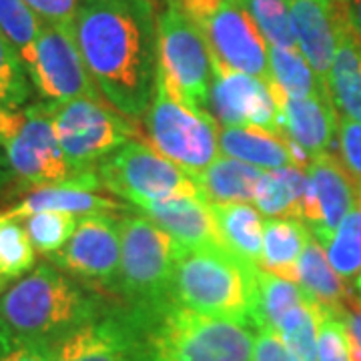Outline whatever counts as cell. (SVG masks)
Masks as SVG:
<instances>
[{
  "label": "cell",
  "mask_w": 361,
  "mask_h": 361,
  "mask_svg": "<svg viewBox=\"0 0 361 361\" xmlns=\"http://www.w3.org/2000/svg\"><path fill=\"white\" fill-rule=\"evenodd\" d=\"M73 28L104 101L133 121L142 118L157 78L153 0L87 2L78 6Z\"/></svg>",
  "instance_id": "obj_1"
},
{
  "label": "cell",
  "mask_w": 361,
  "mask_h": 361,
  "mask_svg": "<svg viewBox=\"0 0 361 361\" xmlns=\"http://www.w3.org/2000/svg\"><path fill=\"white\" fill-rule=\"evenodd\" d=\"M137 361H251L253 327L187 310L173 299L130 307Z\"/></svg>",
  "instance_id": "obj_2"
},
{
  "label": "cell",
  "mask_w": 361,
  "mask_h": 361,
  "mask_svg": "<svg viewBox=\"0 0 361 361\" xmlns=\"http://www.w3.org/2000/svg\"><path fill=\"white\" fill-rule=\"evenodd\" d=\"M101 315V299L49 263L35 267L0 295L4 329L54 345Z\"/></svg>",
  "instance_id": "obj_3"
},
{
  "label": "cell",
  "mask_w": 361,
  "mask_h": 361,
  "mask_svg": "<svg viewBox=\"0 0 361 361\" xmlns=\"http://www.w3.org/2000/svg\"><path fill=\"white\" fill-rule=\"evenodd\" d=\"M223 247L180 249L171 299L203 315L255 329V271Z\"/></svg>",
  "instance_id": "obj_4"
},
{
  "label": "cell",
  "mask_w": 361,
  "mask_h": 361,
  "mask_svg": "<svg viewBox=\"0 0 361 361\" xmlns=\"http://www.w3.org/2000/svg\"><path fill=\"white\" fill-rule=\"evenodd\" d=\"M157 75L187 109L209 113L213 65L201 30L177 2L163 0L155 13Z\"/></svg>",
  "instance_id": "obj_5"
},
{
  "label": "cell",
  "mask_w": 361,
  "mask_h": 361,
  "mask_svg": "<svg viewBox=\"0 0 361 361\" xmlns=\"http://www.w3.org/2000/svg\"><path fill=\"white\" fill-rule=\"evenodd\" d=\"M52 129L73 173H94L104 159L127 142L141 139L139 123L121 115L106 101L75 99L49 103Z\"/></svg>",
  "instance_id": "obj_6"
},
{
  "label": "cell",
  "mask_w": 361,
  "mask_h": 361,
  "mask_svg": "<svg viewBox=\"0 0 361 361\" xmlns=\"http://www.w3.org/2000/svg\"><path fill=\"white\" fill-rule=\"evenodd\" d=\"M183 247L147 217H121V267L113 291L130 307L171 299L175 265Z\"/></svg>",
  "instance_id": "obj_7"
},
{
  "label": "cell",
  "mask_w": 361,
  "mask_h": 361,
  "mask_svg": "<svg viewBox=\"0 0 361 361\" xmlns=\"http://www.w3.org/2000/svg\"><path fill=\"white\" fill-rule=\"evenodd\" d=\"M149 145L191 177L219 159V129L213 115L180 104L157 75L151 104L145 113Z\"/></svg>",
  "instance_id": "obj_8"
},
{
  "label": "cell",
  "mask_w": 361,
  "mask_h": 361,
  "mask_svg": "<svg viewBox=\"0 0 361 361\" xmlns=\"http://www.w3.org/2000/svg\"><path fill=\"white\" fill-rule=\"evenodd\" d=\"M205 39L211 61L269 85V49L239 0H173Z\"/></svg>",
  "instance_id": "obj_9"
},
{
  "label": "cell",
  "mask_w": 361,
  "mask_h": 361,
  "mask_svg": "<svg viewBox=\"0 0 361 361\" xmlns=\"http://www.w3.org/2000/svg\"><path fill=\"white\" fill-rule=\"evenodd\" d=\"M101 187L135 209L175 197H201L187 171L157 153L149 142L130 141L97 167Z\"/></svg>",
  "instance_id": "obj_10"
},
{
  "label": "cell",
  "mask_w": 361,
  "mask_h": 361,
  "mask_svg": "<svg viewBox=\"0 0 361 361\" xmlns=\"http://www.w3.org/2000/svg\"><path fill=\"white\" fill-rule=\"evenodd\" d=\"M25 66L32 85L44 99H51V103L75 99L104 101L78 51L73 23H42Z\"/></svg>",
  "instance_id": "obj_11"
},
{
  "label": "cell",
  "mask_w": 361,
  "mask_h": 361,
  "mask_svg": "<svg viewBox=\"0 0 361 361\" xmlns=\"http://www.w3.org/2000/svg\"><path fill=\"white\" fill-rule=\"evenodd\" d=\"M8 167L35 187L63 185L77 179L52 129L49 103H37L20 111V125L4 145Z\"/></svg>",
  "instance_id": "obj_12"
},
{
  "label": "cell",
  "mask_w": 361,
  "mask_h": 361,
  "mask_svg": "<svg viewBox=\"0 0 361 361\" xmlns=\"http://www.w3.org/2000/svg\"><path fill=\"white\" fill-rule=\"evenodd\" d=\"M209 113L223 127H245L283 137L281 113L269 85L257 77L213 63Z\"/></svg>",
  "instance_id": "obj_13"
},
{
  "label": "cell",
  "mask_w": 361,
  "mask_h": 361,
  "mask_svg": "<svg viewBox=\"0 0 361 361\" xmlns=\"http://www.w3.org/2000/svg\"><path fill=\"white\" fill-rule=\"evenodd\" d=\"M49 259L73 277L113 289L121 267V219L111 213L80 217L68 243Z\"/></svg>",
  "instance_id": "obj_14"
},
{
  "label": "cell",
  "mask_w": 361,
  "mask_h": 361,
  "mask_svg": "<svg viewBox=\"0 0 361 361\" xmlns=\"http://www.w3.org/2000/svg\"><path fill=\"white\" fill-rule=\"evenodd\" d=\"M357 205V183L337 157L319 155L307 167V191L301 221L311 235L325 245L341 221Z\"/></svg>",
  "instance_id": "obj_15"
},
{
  "label": "cell",
  "mask_w": 361,
  "mask_h": 361,
  "mask_svg": "<svg viewBox=\"0 0 361 361\" xmlns=\"http://www.w3.org/2000/svg\"><path fill=\"white\" fill-rule=\"evenodd\" d=\"M345 4L343 0H297L289 4L297 49L325 85L336 59Z\"/></svg>",
  "instance_id": "obj_16"
},
{
  "label": "cell",
  "mask_w": 361,
  "mask_h": 361,
  "mask_svg": "<svg viewBox=\"0 0 361 361\" xmlns=\"http://www.w3.org/2000/svg\"><path fill=\"white\" fill-rule=\"evenodd\" d=\"M56 361H137V331L129 310L103 313L61 339Z\"/></svg>",
  "instance_id": "obj_17"
},
{
  "label": "cell",
  "mask_w": 361,
  "mask_h": 361,
  "mask_svg": "<svg viewBox=\"0 0 361 361\" xmlns=\"http://www.w3.org/2000/svg\"><path fill=\"white\" fill-rule=\"evenodd\" d=\"M271 94L281 113L285 139L299 145L313 159L325 155L339 129L334 103L319 97H285L275 89Z\"/></svg>",
  "instance_id": "obj_18"
},
{
  "label": "cell",
  "mask_w": 361,
  "mask_h": 361,
  "mask_svg": "<svg viewBox=\"0 0 361 361\" xmlns=\"http://www.w3.org/2000/svg\"><path fill=\"white\" fill-rule=\"evenodd\" d=\"M139 211L185 249L223 247L213 207L203 197H175Z\"/></svg>",
  "instance_id": "obj_19"
},
{
  "label": "cell",
  "mask_w": 361,
  "mask_h": 361,
  "mask_svg": "<svg viewBox=\"0 0 361 361\" xmlns=\"http://www.w3.org/2000/svg\"><path fill=\"white\" fill-rule=\"evenodd\" d=\"M101 187V180L94 173L80 175L77 179L66 180L63 185L39 187L18 205L6 209V213L14 219H25L39 211H66L77 217L94 215V213H115L123 211L125 205L115 199L99 195L94 189Z\"/></svg>",
  "instance_id": "obj_20"
},
{
  "label": "cell",
  "mask_w": 361,
  "mask_h": 361,
  "mask_svg": "<svg viewBox=\"0 0 361 361\" xmlns=\"http://www.w3.org/2000/svg\"><path fill=\"white\" fill-rule=\"evenodd\" d=\"M327 89L337 111L345 118L361 123V42L349 26L348 4L339 23V42Z\"/></svg>",
  "instance_id": "obj_21"
},
{
  "label": "cell",
  "mask_w": 361,
  "mask_h": 361,
  "mask_svg": "<svg viewBox=\"0 0 361 361\" xmlns=\"http://www.w3.org/2000/svg\"><path fill=\"white\" fill-rule=\"evenodd\" d=\"M295 283L317 305H322L323 310L334 311L337 315L343 313L345 303L353 297L345 279L331 267L325 249L315 237H311L310 243L299 257L295 269Z\"/></svg>",
  "instance_id": "obj_22"
},
{
  "label": "cell",
  "mask_w": 361,
  "mask_h": 361,
  "mask_svg": "<svg viewBox=\"0 0 361 361\" xmlns=\"http://www.w3.org/2000/svg\"><path fill=\"white\" fill-rule=\"evenodd\" d=\"M263 171L237 159H217L195 177L201 197L209 205L249 203L255 197Z\"/></svg>",
  "instance_id": "obj_23"
},
{
  "label": "cell",
  "mask_w": 361,
  "mask_h": 361,
  "mask_svg": "<svg viewBox=\"0 0 361 361\" xmlns=\"http://www.w3.org/2000/svg\"><path fill=\"white\" fill-rule=\"evenodd\" d=\"M219 149L223 155L243 161L261 171L293 167L287 139L257 129L223 127L219 130Z\"/></svg>",
  "instance_id": "obj_24"
},
{
  "label": "cell",
  "mask_w": 361,
  "mask_h": 361,
  "mask_svg": "<svg viewBox=\"0 0 361 361\" xmlns=\"http://www.w3.org/2000/svg\"><path fill=\"white\" fill-rule=\"evenodd\" d=\"M223 247L249 265H259L263 253V217L249 203L211 205Z\"/></svg>",
  "instance_id": "obj_25"
},
{
  "label": "cell",
  "mask_w": 361,
  "mask_h": 361,
  "mask_svg": "<svg viewBox=\"0 0 361 361\" xmlns=\"http://www.w3.org/2000/svg\"><path fill=\"white\" fill-rule=\"evenodd\" d=\"M311 237L303 221L277 217L263 221V253L259 267L295 281L297 263Z\"/></svg>",
  "instance_id": "obj_26"
},
{
  "label": "cell",
  "mask_w": 361,
  "mask_h": 361,
  "mask_svg": "<svg viewBox=\"0 0 361 361\" xmlns=\"http://www.w3.org/2000/svg\"><path fill=\"white\" fill-rule=\"evenodd\" d=\"M307 191V173L299 167L263 171L255 189V205L261 215L301 221Z\"/></svg>",
  "instance_id": "obj_27"
},
{
  "label": "cell",
  "mask_w": 361,
  "mask_h": 361,
  "mask_svg": "<svg viewBox=\"0 0 361 361\" xmlns=\"http://www.w3.org/2000/svg\"><path fill=\"white\" fill-rule=\"evenodd\" d=\"M311 297L291 279L275 273L255 271V329L267 327L277 331L283 317Z\"/></svg>",
  "instance_id": "obj_28"
},
{
  "label": "cell",
  "mask_w": 361,
  "mask_h": 361,
  "mask_svg": "<svg viewBox=\"0 0 361 361\" xmlns=\"http://www.w3.org/2000/svg\"><path fill=\"white\" fill-rule=\"evenodd\" d=\"M269 89L285 97H319L329 99L327 85L317 78L299 49L269 47Z\"/></svg>",
  "instance_id": "obj_29"
},
{
  "label": "cell",
  "mask_w": 361,
  "mask_h": 361,
  "mask_svg": "<svg viewBox=\"0 0 361 361\" xmlns=\"http://www.w3.org/2000/svg\"><path fill=\"white\" fill-rule=\"evenodd\" d=\"M37 251L26 235L23 219L0 213V295L6 293L35 267Z\"/></svg>",
  "instance_id": "obj_30"
},
{
  "label": "cell",
  "mask_w": 361,
  "mask_h": 361,
  "mask_svg": "<svg viewBox=\"0 0 361 361\" xmlns=\"http://www.w3.org/2000/svg\"><path fill=\"white\" fill-rule=\"evenodd\" d=\"M323 307L313 299L297 305L283 317L277 334L297 361H317V334Z\"/></svg>",
  "instance_id": "obj_31"
},
{
  "label": "cell",
  "mask_w": 361,
  "mask_h": 361,
  "mask_svg": "<svg viewBox=\"0 0 361 361\" xmlns=\"http://www.w3.org/2000/svg\"><path fill=\"white\" fill-rule=\"evenodd\" d=\"M331 267L343 277L351 279L361 275V209L355 207L329 241L323 245Z\"/></svg>",
  "instance_id": "obj_32"
},
{
  "label": "cell",
  "mask_w": 361,
  "mask_h": 361,
  "mask_svg": "<svg viewBox=\"0 0 361 361\" xmlns=\"http://www.w3.org/2000/svg\"><path fill=\"white\" fill-rule=\"evenodd\" d=\"M77 215L66 211H39L23 219L26 235L35 251L42 255H52L68 243L78 225Z\"/></svg>",
  "instance_id": "obj_33"
},
{
  "label": "cell",
  "mask_w": 361,
  "mask_h": 361,
  "mask_svg": "<svg viewBox=\"0 0 361 361\" xmlns=\"http://www.w3.org/2000/svg\"><path fill=\"white\" fill-rule=\"evenodd\" d=\"M269 47L297 49L291 14L285 0H239Z\"/></svg>",
  "instance_id": "obj_34"
},
{
  "label": "cell",
  "mask_w": 361,
  "mask_h": 361,
  "mask_svg": "<svg viewBox=\"0 0 361 361\" xmlns=\"http://www.w3.org/2000/svg\"><path fill=\"white\" fill-rule=\"evenodd\" d=\"M42 20L25 0H0V32L8 39L23 63L30 56Z\"/></svg>",
  "instance_id": "obj_35"
},
{
  "label": "cell",
  "mask_w": 361,
  "mask_h": 361,
  "mask_svg": "<svg viewBox=\"0 0 361 361\" xmlns=\"http://www.w3.org/2000/svg\"><path fill=\"white\" fill-rule=\"evenodd\" d=\"M30 97L26 66L8 39L0 32V106L18 111Z\"/></svg>",
  "instance_id": "obj_36"
},
{
  "label": "cell",
  "mask_w": 361,
  "mask_h": 361,
  "mask_svg": "<svg viewBox=\"0 0 361 361\" xmlns=\"http://www.w3.org/2000/svg\"><path fill=\"white\" fill-rule=\"evenodd\" d=\"M0 361H56V345L16 336L0 325Z\"/></svg>",
  "instance_id": "obj_37"
},
{
  "label": "cell",
  "mask_w": 361,
  "mask_h": 361,
  "mask_svg": "<svg viewBox=\"0 0 361 361\" xmlns=\"http://www.w3.org/2000/svg\"><path fill=\"white\" fill-rule=\"evenodd\" d=\"M317 361H351L348 334L341 315L323 310L317 334Z\"/></svg>",
  "instance_id": "obj_38"
},
{
  "label": "cell",
  "mask_w": 361,
  "mask_h": 361,
  "mask_svg": "<svg viewBox=\"0 0 361 361\" xmlns=\"http://www.w3.org/2000/svg\"><path fill=\"white\" fill-rule=\"evenodd\" d=\"M339 161L348 169L351 179L361 185V123L339 118Z\"/></svg>",
  "instance_id": "obj_39"
},
{
  "label": "cell",
  "mask_w": 361,
  "mask_h": 361,
  "mask_svg": "<svg viewBox=\"0 0 361 361\" xmlns=\"http://www.w3.org/2000/svg\"><path fill=\"white\" fill-rule=\"evenodd\" d=\"M251 361H297L293 353L287 349L281 336L273 329L261 327L257 329L255 345Z\"/></svg>",
  "instance_id": "obj_40"
},
{
  "label": "cell",
  "mask_w": 361,
  "mask_h": 361,
  "mask_svg": "<svg viewBox=\"0 0 361 361\" xmlns=\"http://www.w3.org/2000/svg\"><path fill=\"white\" fill-rule=\"evenodd\" d=\"M25 2L39 14L42 23H52V25L75 23L78 11L77 0H25Z\"/></svg>",
  "instance_id": "obj_41"
},
{
  "label": "cell",
  "mask_w": 361,
  "mask_h": 361,
  "mask_svg": "<svg viewBox=\"0 0 361 361\" xmlns=\"http://www.w3.org/2000/svg\"><path fill=\"white\" fill-rule=\"evenodd\" d=\"M341 319L348 334L349 357L351 361H361V299H349L343 307Z\"/></svg>",
  "instance_id": "obj_42"
},
{
  "label": "cell",
  "mask_w": 361,
  "mask_h": 361,
  "mask_svg": "<svg viewBox=\"0 0 361 361\" xmlns=\"http://www.w3.org/2000/svg\"><path fill=\"white\" fill-rule=\"evenodd\" d=\"M20 125V111H8L0 106V147L13 139V135Z\"/></svg>",
  "instance_id": "obj_43"
},
{
  "label": "cell",
  "mask_w": 361,
  "mask_h": 361,
  "mask_svg": "<svg viewBox=\"0 0 361 361\" xmlns=\"http://www.w3.org/2000/svg\"><path fill=\"white\" fill-rule=\"evenodd\" d=\"M348 20L355 39L361 42V0H348Z\"/></svg>",
  "instance_id": "obj_44"
},
{
  "label": "cell",
  "mask_w": 361,
  "mask_h": 361,
  "mask_svg": "<svg viewBox=\"0 0 361 361\" xmlns=\"http://www.w3.org/2000/svg\"><path fill=\"white\" fill-rule=\"evenodd\" d=\"M6 179H8V161L0 157V187L6 183Z\"/></svg>",
  "instance_id": "obj_45"
},
{
  "label": "cell",
  "mask_w": 361,
  "mask_h": 361,
  "mask_svg": "<svg viewBox=\"0 0 361 361\" xmlns=\"http://www.w3.org/2000/svg\"><path fill=\"white\" fill-rule=\"evenodd\" d=\"M355 207H360V209H361V185L357 187V205H355Z\"/></svg>",
  "instance_id": "obj_46"
},
{
  "label": "cell",
  "mask_w": 361,
  "mask_h": 361,
  "mask_svg": "<svg viewBox=\"0 0 361 361\" xmlns=\"http://www.w3.org/2000/svg\"><path fill=\"white\" fill-rule=\"evenodd\" d=\"M87 2H113V0H87Z\"/></svg>",
  "instance_id": "obj_47"
},
{
  "label": "cell",
  "mask_w": 361,
  "mask_h": 361,
  "mask_svg": "<svg viewBox=\"0 0 361 361\" xmlns=\"http://www.w3.org/2000/svg\"><path fill=\"white\" fill-rule=\"evenodd\" d=\"M357 289H360V299H361V275H360V279H357Z\"/></svg>",
  "instance_id": "obj_48"
},
{
  "label": "cell",
  "mask_w": 361,
  "mask_h": 361,
  "mask_svg": "<svg viewBox=\"0 0 361 361\" xmlns=\"http://www.w3.org/2000/svg\"><path fill=\"white\" fill-rule=\"evenodd\" d=\"M285 2H287V4H291V2H297V0H285Z\"/></svg>",
  "instance_id": "obj_49"
},
{
  "label": "cell",
  "mask_w": 361,
  "mask_h": 361,
  "mask_svg": "<svg viewBox=\"0 0 361 361\" xmlns=\"http://www.w3.org/2000/svg\"><path fill=\"white\" fill-rule=\"evenodd\" d=\"M343 2H348V0H343Z\"/></svg>",
  "instance_id": "obj_50"
}]
</instances>
